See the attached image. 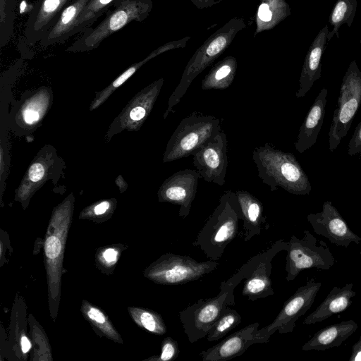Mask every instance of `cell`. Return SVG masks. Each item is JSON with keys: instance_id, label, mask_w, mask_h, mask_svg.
<instances>
[{"instance_id": "9a60e30c", "label": "cell", "mask_w": 361, "mask_h": 361, "mask_svg": "<svg viewBox=\"0 0 361 361\" xmlns=\"http://www.w3.org/2000/svg\"><path fill=\"white\" fill-rule=\"evenodd\" d=\"M259 323L255 322L231 334L214 346L202 350L203 361H226L239 357L252 345L266 343L257 336Z\"/></svg>"}, {"instance_id": "6da1fadb", "label": "cell", "mask_w": 361, "mask_h": 361, "mask_svg": "<svg viewBox=\"0 0 361 361\" xmlns=\"http://www.w3.org/2000/svg\"><path fill=\"white\" fill-rule=\"evenodd\" d=\"M259 254L248 259L228 280L221 283L217 295L200 299L178 312L184 333L191 343L205 338L223 310L234 305L235 287L245 279L256 264Z\"/></svg>"}, {"instance_id": "d6a6232c", "label": "cell", "mask_w": 361, "mask_h": 361, "mask_svg": "<svg viewBox=\"0 0 361 361\" xmlns=\"http://www.w3.org/2000/svg\"><path fill=\"white\" fill-rule=\"evenodd\" d=\"M44 175V168L40 163L33 164L28 171V176L31 181L36 183L40 180Z\"/></svg>"}, {"instance_id": "ba28073f", "label": "cell", "mask_w": 361, "mask_h": 361, "mask_svg": "<svg viewBox=\"0 0 361 361\" xmlns=\"http://www.w3.org/2000/svg\"><path fill=\"white\" fill-rule=\"evenodd\" d=\"M286 251L285 270L288 282L293 281L304 269L329 270L335 263V258L326 244L318 240L308 230L303 231L302 238L292 235Z\"/></svg>"}, {"instance_id": "ffe728a7", "label": "cell", "mask_w": 361, "mask_h": 361, "mask_svg": "<svg viewBox=\"0 0 361 361\" xmlns=\"http://www.w3.org/2000/svg\"><path fill=\"white\" fill-rule=\"evenodd\" d=\"M90 0H73L61 13L59 18L39 41L44 47L64 42L73 36L78 17Z\"/></svg>"}, {"instance_id": "4dcf8cb0", "label": "cell", "mask_w": 361, "mask_h": 361, "mask_svg": "<svg viewBox=\"0 0 361 361\" xmlns=\"http://www.w3.org/2000/svg\"><path fill=\"white\" fill-rule=\"evenodd\" d=\"M61 250V243L56 236L49 237L45 243V252L48 258L54 259L56 258Z\"/></svg>"}, {"instance_id": "ac0fdd59", "label": "cell", "mask_w": 361, "mask_h": 361, "mask_svg": "<svg viewBox=\"0 0 361 361\" xmlns=\"http://www.w3.org/2000/svg\"><path fill=\"white\" fill-rule=\"evenodd\" d=\"M328 90L323 87L310 108L294 143L295 149L303 153L314 144L322 129L327 103Z\"/></svg>"}, {"instance_id": "2e32d148", "label": "cell", "mask_w": 361, "mask_h": 361, "mask_svg": "<svg viewBox=\"0 0 361 361\" xmlns=\"http://www.w3.org/2000/svg\"><path fill=\"white\" fill-rule=\"evenodd\" d=\"M72 1L39 0L27 21L25 36L29 43L39 42Z\"/></svg>"}, {"instance_id": "e0dca14e", "label": "cell", "mask_w": 361, "mask_h": 361, "mask_svg": "<svg viewBox=\"0 0 361 361\" xmlns=\"http://www.w3.org/2000/svg\"><path fill=\"white\" fill-rule=\"evenodd\" d=\"M329 32L326 24L319 32L308 49L299 79V88L295 94L298 99L304 97L321 77L322 58L326 49Z\"/></svg>"}, {"instance_id": "83f0119b", "label": "cell", "mask_w": 361, "mask_h": 361, "mask_svg": "<svg viewBox=\"0 0 361 361\" xmlns=\"http://www.w3.org/2000/svg\"><path fill=\"white\" fill-rule=\"evenodd\" d=\"M141 324L150 332L164 334L166 327L159 315L148 311L142 312L140 315Z\"/></svg>"}, {"instance_id": "1f68e13d", "label": "cell", "mask_w": 361, "mask_h": 361, "mask_svg": "<svg viewBox=\"0 0 361 361\" xmlns=\"http://www.w3.org/2000/svg\"><path fill=\"white\" fill-rule=\"evenodd\" d=\"M38 109L37 104H34V102L27 105L23 112L24 121L29 124L37 122L40 117V112Z\"/></svg>"}, {"instance_id": "9c48e42d", "label": "cell", "mask_w": 361, "mask_h": 361, "mask_svg": "<svg viewBox=\"0 0 361 361\" xmlns=\"http://www.w3.org/2000/svg\"><path fill=\"white\" fill-rule=\"evenodd\" d=\"M219 265L216 261L197 262L190 256L167 253L153 266L149 276L162 284L181 285L202 278Z\"/></svg>"}, {"instance_id": "836d02e7", "label": "cell", "mask_w": 361, "mask_h": 361, "mask_svg": "<svg viewBox=\"0 0 361 361\" xmlns=\"http://www.w3.org/2000/svg\"><path fill=\"white\" fill-rule=\"evenodd\" d=\"M350 361H361V335L359 340L352 347Z\"/></svg>"}, {"instance_id": "e575fe53", "label": "cell", "mask_w": 361, "mask_h": 361, "mask_svg": "<svg viewBox=\"0 0 361 361\" xmlns=\"http://www.w3.org/2000/svg\"><path fill=\"white\" fill-rule=\"evenodd\" d=\"M88 316L90 319L99 324H104L105 322V317L103 314L95 308H91L89 310Z\"/></svg>"}, {"instance_id": "484cf974", "label": "cell", "mask_w": 361, "mask_h": 361, "mask_svg": "<svg viewBox=\"0 0 361 361\" xmlns=\"http://www.w3.org/2000/svg\"><path fill=\"white\" fill-rule=\"evenodd\" d=\"M119 0H90L83 10L81 11L75 25L73 36L84 32L94 24V23L109 11Z\"/></svg>"}, {"instance_id": "f1b7e54d", "label": "cell", "mask_w": 361, "mask_h": 361, "mask_svg": "<svg viewBox=\"0 0 361 361\" xmlns=\"http://www.w3.org/2000/svg\"><path fill=\"white\" fill-rule=\"evenodd\" d=\"M178 343L171 337L166 338L161 346V353L156 359L160 361H170L176 359L179 355Z\"/></svg>"}, {"instance_id": "d6986e66", "label": "cell", "mask_w": 361, "mask_h": 361, "mask_svg": "<svg viewBox=\"0 0 361 361\" xmlns=\"http://www.w3.org/2000/svg\"><path fill=\"white\" fill-rule=\"evenodd\" d=\"M241 212L243 229L240 237L245 242L255 235H259L263 230L269 227L264 214L263 204L252 194L243 190L235 192Z\"/></svg>"}, {"instance_id": "ab89813d", "label": "cell", "mask_w": 361, "mask_h": 361, "mask_svg": "<svg viewBox=\"0 0 361 361\" xmlns=\"http://www.w3.org/2000/svg\"><path fill=\"white\" fill-rule=\"evenodd\" d=\"M360 253L361 254V251H360Z\"/></svg>"}, {"instance_id": "277c9868", "label": "cell", "mask_w": 361, "mask_h": 361, "mask_svg": "<svg viewBox=\"0 0 361 361\" xmlns=\"http://www.w3.org/2000/svg\"><path fill=\"white\" fill-rule=\"evenodd\" d=\"M245 27L243 18L235 17L210 35L195 51L169 97L164 118L179 104L194 79L224 52L238 32Z\"/></svg>"}, {"instance_id": "3957f363", "label": "cell", "mask_w": 361, "mask_h": 361, "mask_svg": "<svg viewBox=\"0 0 361 361\" xmlns=\"http://www.w3.org/2000/svg\"><path fill=\"white\" fill-rule=\"evenodd\" d=\"M240 220L241 212L237 195L230 190H226L220 197L192 245L201 250L208 259L217 262L227 245L236 237Z\"/></svg>"}, {"instance_id": "7a4b0ae2", "label": "cell", "mask_w": 361, "mask_h": 361, "mask_svg": "<svg viewBox=\"0 0 361 361\" xmlns=\"http://www.w3.org/2000/svg\"><path fill=\"white\" fill-rule=\"evenodd\" d=\"M252 160L259 178L271 192L282 188L293 195H309L311 183L295 155L276 148L271 143L255 147Z\"/></svg>"}, {"instance_id": "4fadbf2b", "label": "cell", "mask_w": 361, "mask_h": 361, "mask_svg": "<svg viewBox=\"0 0 361 361\" xmlns=\"http://www.w3.org/2000/svg\"><path fill=\"white\" fill-rule=\"evenodd\" d=\"M288 242L279 239L264 252H259L257 262L245 279L242 295L255 301L274 294L270 279L271 261L281 251L286 250Z\"/></svg>"}, {"instance_id": "52a82bcc", "label": "cell", "mask_w": 361, "mask_h": 361, "mask_svg": "<svg viewBox=\"0 0 361 361\" xmlns=\"http://www.w3.org/2000/svg\"><path fill=\"white\" fill-rule=\"evenodd\" d=\"M361 104V71L353 60L341 85L336 109L329 131V148L334 152L347 135Z\"/></svg>"}, {"instance_id": "30bf717a", "label": "cell", "mask_w": 361, "mask_h": 361, "mask_svg": "<svg viewBox=\"0 0 361 361\" xmlns=\"http://www.w3.org/2000/svg\"><path fill=\"white\" fill-rule=\"evenodd\" d=\"M321 286L322 283L312 278L299 287L284 302L273 322L258 329L257 336L267 343L276 331L280 334L292 333L296 322L312 307Z\"/></svg>"}, {"instance_id": "5bb4252c", "label": "cell", "mask_w": 361, "mask_h": 361, "mask_svg": "<svg viewBox=\"0 0 361 361\" xmlns=\"http://www.w3.org/2000/svg\"><path fill=\"white\" fill-rule=\"evenodd\" d=\"M200 178L197 170L186 169L176 172L161 185L158 193L159 201L178 205V216L186 218L190 214Z\"/></svg>"}, {"instance_id": "7402d4cb", "label": "cell", "mask_w": 361, "mask_h": 361, "mask_svg": "<svg viewBox=\"0 0 361 361\" xmlns=\"http://www.w3.org/2000/svg\"><path fill=\"white\" fill-rule=\"evenodd\" d=\"M357 329V324L353 320L342 321L325 326L306 342L302 350H326L338 347L348 338Z\"/></svg>"}, {"instance_id": "d4e9b609", "label": "cell", "mask_w": 361, "mask_h": 361, "mask_svg": "<svg viewBox=\"0 0 361 361\" xmlns=\"http://www.w3.org/2000/svg\"><path fill=\"white\" fill-rule=\"evenodd\" d=\"M358 0H337L329 18V23L333 27L327 35V41H330L334 35L339 38L340 27L346 24L350 27L357 9Z\"/></svg>"}, {"instance_id": "f35d334b", "label": "cell", "mask_w": 361, "mask_h": 361, "mask_svg": "<svg viewBox=\"0 0 361 361\" xmlns=\"http://www.w3.org/2000/svg\"><path fill=\"white\" fill-rule=\"evenodd\" d=\"M30 346H31V345H30V343L29 340L25 336L22 337V338H21V347H22L23 352V353L28 352V350L30 348Z\"/></svg>"}, {"instance_id": "8d00e7d4", "label": "cell", "mask_w": 361, "mask_h": 361, "mask_svg": "<svg viewBox=\"0 0 361 361\" xmlns=\"http://www.w3.org/2000/svg\"><path fill=\"white\" fill-rule=\"evenodd\" d=\"M117 256V252L112 249H107L104 253V257L107 262L115 261Z\"/></svg>"}, {"instance_id": "8992f818", "label": "cell", "mask_w": 361, "mask_h": 361, "mask_svg": "<svg viewBox=\"0 0 361 361\" xmlns=\"http://www.w3.org/2000/svg\"><path fill=\"white\" fill-rule=\"evenodd\" d=\"M221 130L220 120L212 115L193 112L179 123L169 139L164 162L192 155Z\"/></svg>"}, {"instance_id": "7c38bea8", "label": "cell", "mask_w": 361, "mask_h": 361, "mask_svg": "<svg viewBox=\"0 0 361 361\" xmlns=\"http://www.w3.org/2000/svg\"><path fill=\"white\" fill-rule=\"evenodd\" d=\"M307 219L314 233L331 243L347 248L351 243L360 244L361 238L353 233L331 201H325L322 211L310 213Z\"/></svg>"}, {"instance_id": "74e56055", "label": "cell", "mask_w": 361, "mask_h": 361, "mask_svg": "<svg viewBox=\"0 0 361 361\" xmlns=\"http://www.w3.org/2000/svg\"><path fill=\"white\" fill-rule=\"evenodd\" d=\"M109 207V203L108 202H102L95 207L94 212L98 215L102 214L108 209Z\"/></svg>"}, {"instance_id": "44dd1931", "label": "cell", "mask_w": 361, "mask_h": 361, "mask_svg": "<svg viewBox=\"0 0 361 361\" xmlns=\"http://www.w3.org/2000/svg\"><path fill=\"white\" fill-rule=\"evenodd\" d=\"M353 284L347 283L343 287H334L322 302L304 320V324H314L323 322L334 314L346 310L352 305L355 296Z\"/></svg>"}, {"instance_id": "5b68a950", "label": "cell", "mask_w": 361, "mask_h": 361, "mask_svg": "<svg viewBox=\"0 0 361 361\" xmlns=\"http://www.w3.org/2000/svg\"><path fill=\"white\" fill-rule=\"evenodd\" d=\"M152 8V0H119L107 11L105 18L94 28H89L67 50L87 51L92 50L103 40L133 22L145 19Z\"/></svg>"}, {"instance_id": "4316f807", "label": "cell", "mask_w": 361, "mask_h": 361, "mask_svg": "<svg viewBox=\"0 0 361 361\" xmlns=\"http://www.w3.org/2000/svg\"><path fill=\"white\" fill-rule=\"evenodd\" d=\"M241 322V316L233 309L226 307L209 330L206 338L208 341L219 340Z\"/></svg>"}, {"instance_id": "8fae6325", "label": "cell", "mask_w": 361, "mask_h": 361, "mask_svg": "<svg viewBox=\"0 0 361 361\" xmlns=\"http://www.w3.org/2000/svg\"><path fill=\"white\" fill-rule=\"evenodd\" d=\"M227 137L221 130L192 154L193 165L205 181L223 186L228 164Z\"/></svg>"}, {"instance_id": "603a6c76", "label": "cell", "mask_w": 361, "mask_h": 361, "mask_svg": "<svg viewBox=\"0 0 361 361\" xmlns=\"http://www.w3.org/2000/svg\"><path fill=\"white\" fill-rule=\"evenodd\" d=\"M237 69L236 59L229 56L216 63L202 81L203 90H225L231 86Z\"/></svg>"}, {"instance_id": "d590c367", "label": "cell", "mask_w": 361, "mask_h": 361, "mask_svg": "<svg viewBox=\"0 0 361 361\" xmlns=\"http://www.w3.org/2000/svg\"><path fill=\"white\" fill-rule=\"evenodd\" d=\"M192 3L199 8L213 6L221 0H191Z\"/></svg>"}, {"instance_id": "cb8c5ba5", "label": "cell", "mask_w": 361, "mask_h": 361, "mask_svg": "<svg viewBox=\"0 0 361 361\" xmlns=\"http://www.w3.org/2000/svg\"><path fill=\"white\" fill-rule=\"evenodd\" d=\"M290 14V8L285 0H261L257 13L255 35L271 29Z\"/></svg>"}, {"instance_id": "f546056e", "label": "cell", "mask_w": 361, "mask_h": 361, "mask_svg": "<svg viewBox=\"0 0 361 361\" xmlns=\"http://www.w3.org/2000/svg\"><path fill=\"white\" fill-rule=\"evenodd\" d=\"M348 154L361 157V121L357 124L349 141Z\"/></svg>"}]
</instances>
